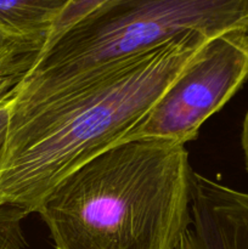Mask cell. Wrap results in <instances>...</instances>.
Listing matches in <instances>:
<instances>
[{"label":"cell","instance_id":"1","mask_svg":"<svg viewBox=\"0 0 248 249\" xmlns=\"http://www.w3.org/2000/svg\"><path fill=\"white\" fill-rule=\"evenodd\" d=\"M211 36L190 31L31 99H16L0 148V207L35 213L70 173L124 142Z\"/></svg>","mask_w":248,"mask_h":249},{"label":"cell","instance_id":"2","mask_svg":"<svg viewBox=\"0 0 248 249\" xmlns=\"http://www.w3.org/2000/svg\"><path fill=\"white\" fill-rule=\"evenodd\" d=\"M184 143L124 141L63 178L35 213L56 249H175L190 220Z\"/></svg>","mask_w":248,"mask_h":249},{"label":"cell","instance_id":"3","mask_svg":"<svg viewBox=\"0 0 248 249\" xmlns=\"http://www.w3.org/2000/svg\"><path fill=\"white\" fill-rule=\"evenodd\" d=\"M190 31L248 33V0H107L44 45L16 99L39 96Z\"/></svg>","mask_w":248,"mask_h":249},{"label":"cell","instance_id":"4","mask_svg":"<svg viewBox=\"0 0 248 249\" xmlns=\"http://www.w3.org/2000/svg\"><path fill=\"white\" fill-rule=\"evenodd\" d=\"M248 78V33L230 32L204 44L172 83L146 121L129 136L186 143ZM126 140V141H128Z\"/></svg>","mask_w":248,"mask_h":249},{"label":"cell","instance_id":"5","mask_svg":"<svg viewBox=\"0 0 248 249\" xmlns=\"http://www.w3.org/2000/svg\"><path fill=\"white\" fill-rule=\"evenodd\" d=\"M175 249H248V194L192 170L190 220Z\"/></svg>","mask_w":248,"mask_h":249},{"label":"cell","instance_id":"6","mask_svg":"<svg viewBox=\"0 0 248 249\" xmlns=\"http://www.w3.org/2000/svg\"><path fill=\"white\" fill-rule=\"evenodd\" d=\"M73 0H0V29L12 36L44 39Z\"/></svg>","mask_w":248,"mask_h":249},{"label":"cell","instance_id":"7","mask_svg":"<svg viewBox=\"0 0 248 249\" xmlns=\"http://www.w3.org/2000/svg\"><path fill=\"white\" fill-rule=\"evenodd\" d=\"M44 45V39L22 38L0 29V101L16 89Z\"/></svg>","mask_w":248,"mask_h":249},{"label":"cell","instance_id":"8","mask_svg":"<svg viewBox=\"0 0 248 249\" xmlns=\"http://www.w3.org/2000/svg\"><path fill=\"white\" fill-rule=\"evenodd\" d=\"M29 213L15 207H0V249H23L27 246L22 221Z\"/></svg>","mask_w":248,"mask_h":249},{"label":"cell","instance_id":"9","mask_svg":"<svg viewBox=\"0 0 248 249\" xmlns=\"http://www.w3.org/2000/svg\"><path fill=\"white\" fill-rule=\"evenodd\" d=\"M105 1H107V0H73L72 4L67 7V10L63 12L62 16L60 17V19L56 22L55 27H53V31H51L46 43H48L49 40H51L53 36L60 34L61 32L65 31L66 28L72 26L73 23L79 21L80 18L87 16L89 12H91L92 10L99 7L100 5L104 4Z\"/></svg>","mask_w":248,"mask_h":249},{"label":"cell","instance_id":"10","mask_svg":"<svg viewBox=\"0 0 248 249\" xmlns=\"http://www.w3.org/2000/svg\"><path fill=\"white\" fill-rule=\"evenodd\" d=\"M17 87H18V85H17ZM16 91L17 88L11 92V94H9L6 97H4V99L0 101V148L4 145L5 138H6L7 128H9L10 118H11L12 106H14Z\"/></svg>","mask_w":248,"mask_h":249},{"label":"cell","instance_id":"11","mask_svg":"<svg viewBox=\"0 0 248 249\" xmlns=\"http://www.w3.org/2000/svg\"><path fill=\"white\" fill-rule=\"evenodd\" d=\"M241 147L243 151L246 169L248 172V109L245 114V118H243L242 130H241Z\"/></svg>","mask_w":248,"mask_h":249}]
</instances>
